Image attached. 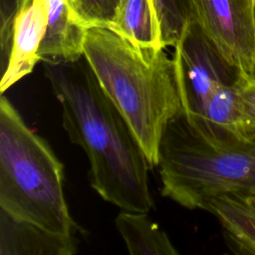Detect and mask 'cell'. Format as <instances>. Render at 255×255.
Instances as JSON below:
<instances>
[{"instance_id": "6da1fadb", "label": "cell", "mask_w": 255, "mask_h": 255, "mask_svg": "<svg viewBox=\"0 0 255 255\" xmlns=\"http://www.w3.org/2000/svg\"><path fill=\"white\" fill-rule=\"evenodd\" d=\"M44 73L62 110L70 140L82 147L91 186L124 209L148 212L151 167L129 126L108 98L83 56L75 62L44 63Z\"/></svg>"}, {"instance_id": "7a4b0ae2", "label": "cell", "mask_w": 255, "mask_h": 255, "mask_svg": "<svg viewBox=\"0 0 255 255\" xmlns=\"http://www.w3.org/2000/svg\"><path fill=\"white\" fill-rule=\"evenodd\" d=\"M84 57L150 166H156L165 128L183 104L184 84L176 57L169 58L164 49L137 47L102 26L87 29Z\"/></svg>"}, {"instance_id": "3957f363", "label": "cell", "mask_w": 255, "mask_h": 255, "mask_svg": "<svg viewBox=\"0 0 255 255\" xmlns=\"http://www.w3.org/2000/svg\"><path fill=\"white\" fill-rule=\"evenodd\" d=\"M161 193L188 209L219 195L255 196V140H240L187 107L168 123L157 165Z\"/></svg>"}, {"instance_id": "277c9868", "label": "cell", "mask_w": 255, "mask_h": 255, "mask_svg": "<svg viewBox=\"0 0 255 255\" xmlns=\"http://www.w3.org/2000/svg\"><path fill=\"white\" fill-rule=\"evenodd\" d=\"M0 209L49 232L74 236L64 194V165L50 145L0 99Z\"/></svg>"}, {"instance_id": "5b68a950", "label": "cell", "mask_w": 255, "mask_h": 255, "mask_svg": "<svg viewBox=\"0 0 255 255\" xmlns=\"http://www.w3.org/2000/svg\"><path fill=\"white\" fill-rule=\"evenodd\" d=\"M191 19L239 72L255 73L254 0H187Z\"/></svg>"}, {"instance_id": "8992f818", "label": "cell", "mask_w": 255, "mask_h": 255, "mask_svg": "<svg viewBox=\"0 0 255 255\" xmlns=\"http://www.w3.org/2000/svg\"><path fill=\"white\" fill-rule=\"evenodd\" d=\"M184 84L183 104L200 115L211 96L232 83L239 71L230 65L191 20L174 47Z\"/></svg>"}, {"instance_id": "52a82bcc", "label": "cell", "mask_w": 255, "mask_h": 255, "mask_svg": "<svg viewBox=\"0 0 255 255\" xmlns=\"http://www.w3.org/2000/svg\"><path fill=\"white\" fill-rule=\"evenodd\" d=\"M200 116L240 140H255V73H239L215 92Z\"/></svg>"}, {"instance_id": "ba28073f", "label": "cell", "mask_w": 255, "mask_h": 255, "mask_svg": "<svg viewBox=\"0 0 255 255\" xmlns=\"http://www.w3.org/2000/svg\"><path fill=\"white\" fill-rule=\"evenodd\" d=\"M46 29L45 1L26 0L14 17L8 62L0 82L1 94L29 75L41 61L39 52Z\"/></svg>"}, {"instance_id": "9c48e42d", "label": "cell", "mask_w": 255, "mask_h": 255, "mask_svg": "<svg viewBox=\"0 0 255 255\" xmlns=\"http://www.w3.org/2000/svg\"><path fill=\"white\" fill-rule=\"evenodd\" d=\"M47 29L39 56L43 63L75 62L84 56L87 27L75 15L68 0H44Z\"/></svg>"}, {"instance_id": "30bf717a", "label": "cell", "mask_w": 255, "mask_h": 255, "mask_svg": "<svg viewBox=\"0 0 255 255\" xmlns=\"http://www.w3.org/2000/svg\"><path fill=\"white\" fill-rule=\"evenodd\" d=\"M75 252L74 236L49 232L34 224L17 220L0 209L1 255H70Z\"/></svg>"}, {"instance_id": "8fae6325", "label": "cell", "mask_w": 255, "mask_h": 255, "mask_svg": "<svg viewBox=\"0 0 255 255\" xmlns=\"http://www.w3.org/2000/svg\"><path fill=\"white\" fill-rule=\"evenodd\" d=\"M203 210L219 220L234 253L255 255V196L219 195L208 200Z\"/></svg>"}, {"instance_id": "7c38bea8", "label": "cell", "mask_w": 255, "mask_h": 255, "mask_svg": "<svg viewBox=\"0 0 255 255\" xmlns=\"http://www.w3.org/2000/svg\"><path fill=\"white\" fill-rule=\"evenodd\" d=\"M109 28L137 47L165 49L153 0H121Z\"/></svg>"}, {"instance_id": "4fadbf2b", "label": "cell", "mask_w": 255, "mask_h": 255, "mask_svg": "<svg viewBox=\"0 0 255 255\" xmlns=\"http://www.w3.org/2000/svg\"><path fill=\"white\" fill-rule=\"evenodd\" d=\"M116 226L131 255H175L178 251L167 234L144 212L122 210Z\"/></svg>"}, {"instance_id": "5bb4252c", "label": "cell", "mask_w": 255, "mask_h": 255, "mask_svg": "<svg viewBox=\"0 0 255 255\" xmlns=\"http://www.w3.org/2000/svg\"><path fill=\"white\" fill-rule=\"evenodd\" d=\"M161 26L164 48L175 47L192 20L187 0H153Z\"/></svg>"}, {"instance_id": "9a60e30c", "label": "cell", "mask_w": 255, "mask_h": 255, "mask_svg": "<svg viewBox=\"0 0 255 255\" xmlns=\"http://www.w3.org/2000/svg\"><path fill=\"white\" fill-rule=\"evenodd\" d=\"M75 15L87 28L110 27L121 0H68Z\"/></svg>"}, {"instance_id": "2e32d148", "label": "cell", "mask_w": 255, "mask_h": 255, "mask_svg": "<svg viewBox=\"0 0 255 255\" xmlns=\"http://www.w3.org/2000/svg\"><path fill=\"white\" fill-rule=\"evenodd\" d=\"M25 1L26 0H0L1 71L6 69L8 62L14 17Z\"/></svg>"}, {"instance_id": "e0dca14e", "label": "cell", "mask_w": 255, "mask_h": 255, "mask_svg": "<svg viewBox=\"0 0 255 255\" xmlns=\"http://www.w3.org/2000/svg\"><path fill=\"white\" fill-rule=\"evenodd\" d=\"M254 2H255V0H254Z\"/></svg>"}]
</instances>
